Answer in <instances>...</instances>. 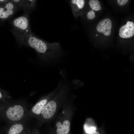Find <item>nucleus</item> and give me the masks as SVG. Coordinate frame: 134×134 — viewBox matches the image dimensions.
<instances>
[{"label":"nucleus","instance_id":"nucleus-1","mask_svg":"<svg viewBox=\"0 0 134 134\" xmlns=\"http://www.w3.org/2000/svg\"><path fill=\"white\" fill-rule=\"evenodd\" d=\"M12 33L20 45L33 48L43 58L55 57L59 54L61 50L59 43L47 42L36 36L31 31L23 34Z\"/></svg>","mask_w":134,"mask_h":134},{"label":"nucleus","instance_id":"nucleus-2","mask_svg":"<svg viewBox=\"0 0 134 134\" xmlns=\"http://www.w3.org/2000/svg\"><path fill=\"white\" fill-rule=\"evenodd\" d=\"M26 103L8 99L0 102V119L10 124L29 120Z\"/></svg>","mask_w":134,"mask_h":134},{"label":"nucleus","instance_id":"nucleus-3","mask_svg":"<svg viewBox=\"0 0 134 134\" xmlns=\"http://www.w3.org/2000/svg\"><path fill=\"white\" fill-rule=\"evenodd\" d=\"M13 29L12 33L25 34L31 31L28 16L25 14L13 19L11 22Z\"/></svg>","mask_w":134,"mask_h":134},{"label":"nucleus","instance_id":"nucleus-4","mask_svg":"<svg viewBox=\"0 0 134 134\" xmlns=\"http://www.w3.org/2000/svg\"><path fill=\"white\" fill-rule=\"evenodd\" d=\"M52 94H49L41 97L35 104L28 110V116L29 118L37 119L39 116L42 110L51 99Z\"/></svg>","mask_w":134,"mask_h":134},{"label":"nucleus","instance_id":"nucleus-5","mask_svg":"<svg viewBox=\"0 0 134 134\" xmlns=\"http://www.w3.org/2000/svg\"><path fill=\"white\" fill-rule=\"evenodd\" d=\"M65 115L57 121L55 126V134H69L70 127L69 117Z\"/></svg>","mask_w":134,"mask_h":134},{"label":"nucleus","instance_id":"nucleus-6","mask_svg":"<svg viewBox=\"0 0 134 134\" xmlns=\"http://www.w3.org/2000/svg\"><path fill=\"white\" fill-rule=\"evenodd\" d=\"M3 6H0V18L7 19L12 16L18 6L11 0H9Z\"/></svg>","mask_w":134,"mask_h":134},{"label":"nucleus","instance_id":"nucleus-7","mask_svg":"<svg viewBox=\"0 0 134 134\" xmlns=\"http://www.w3.org/2000/svg\"><path fill=\"white\" fill-rule=\"evenodd\" d=\"M119 36L123 38L131 37L134 34V23L132 21H128L126 24L121 27L119 30Z\"/></svg>","mask_w":134,"mask_h":134},{"label":"nucleus","instance_id":"nucleus-8","mask_svg":"<svg viewBox=\"0 0 134 134\" xmlns=\"http://www.w3.org/2000/svg\"><path fill=\"white\" fill-rule=\"evenodd\" d=\"M112 22L108 18L104 19L100 21L97 27V31L102 33L106 36L109 35L111 33Z\"/></svg>","mask_w":134,"mask_h":134},{"label":"nucleus","instance_id":"nucleus-9","mask_svg":"<svg viewBox=\"0 0 134 134\" xmlns=\"http://www.w3.org/2000/svg\"><path fill=\"white\" fill-rule=\"evenodd\" d=\"M28 120L10 124L7 134H20L23 131Z\"/></svg>","mask_w":134,"mask_h":134},{"label":"nucleus","instance_id":"nucleus-10","mask_svg":"<svg viewBox=\"0 0 134 134\" xmlns=\"http://www.w3.org/2000/svg\"><path fill=\"white\" fill-rule=\"evenodd\" d=\"M70 3L73 14L75 17L78 15V10L82 9L85 5L84 0H72Z\"/></svg>","mask_w":134,"mask_h":134},{"label":"nucleus","instance_id":"nucleus-11","mask_svg":"<svg viewBox=\"0 0 134 134\" xmlns=\"http://www.w3.org/2000/svg\"><path fill=\"white\" fill-rule=\"evenodd\" d=\"M12 1L18 7L22 8L25 11L30 10L28 0H12Z\"/></svg>","mask_w":134,"mask_h":134},{"label":"nucleus","instance_id":"nucleus-12","mask_svg":"<svg viewBox=\"0 0 134 134\" xmlns=\"http://www.w3.org/2000/svg\"><path fill=\"white\" fill-rule=\"evenodd\" d=\"M89 4L93 10L98 11L101 9L100 4L98 0H90L89 1Z\"/></svg>","mask_w":134,"mask_h":134},{"label":"nucleus","instance_id":"nucleus-13","mask_svg":"<svg viewBox=\"0 0 134 134\" xmlns=\"http://www.w3.org/2000/svg\"><path fill=\"white\" fill-rule=\"evenodd\" d=\"M10 99H11V97L9 93L0 89V102Z\"/></svg>","mask_w":134,"mask_h":134},{"label":"nucleus","instance_id":"nucleus-14","mask_svg":"<svg viewBox=\"0 0 134 134\" xmlns=\"http://www.w3.org/2000/svg\"><path fill=\"white\" fill-rule=\"evenodd\" d=\"M85 133H89L92 132L97 129L95 125L85 124L84 127Z\"/></svg>","mask_w":134,"mask_h":134},{"label":"nucleus","instance_id":"nucleus-15","mask_svg":"<svg viewBox=\"0 0 134 134\" xmlns=\"http://www.w3.org/2000/svg\"><path fill=\"white\" fill-rule=\"evenodd\" d=\"M88 18L90 20L93 19L95 17V15L94 12L91 10L88 12L87 14Z\"/></svg>","mask_w":134,"mask_h":134},{"label":"nucleus","instance_id":"nucleus-16","mask_svg":"<svg viewBox=\"0 0 134 134\" xmlns=\"http://www.w3.org/2000/svg\"><path fill=\"white\" fill-rule=\"evenodd\" d=\"M84 134H104V133L101 129H97L92 132L89 133H85Z\"/></svg>","mask_w":134,"mask_h":134},{"label":"nucleus","instance_id":"nucleus-17","mask_svg":"<svg viewBox=\"0 0 134 134\" xmlns=\"http://www.w3.org/2000/svg\"><path fill=\"white\" fill-rule=\"evenodd\" d=\"M128 0H118L117 1L118 4L121 6H123L126 4L128 1Z\"/></svg>","mask_w":134,"mask_h":134},{"label":"nucleus","instance_id":"nucleus-18","mask_svg":"<svg viewBox=\"0 0 134 134\" xmlns=\"http://www.w3.org/2000/svg\"><path fill=\"white\" fill-rule=\"evenodd\" d=\"M96 36H98V35H97V34H96Z\"/></svg>","mask_w":134,"mask_h":134}]
</instances>
